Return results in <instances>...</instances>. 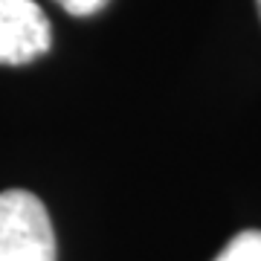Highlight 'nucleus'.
<instances>
[{"mask_svg":"<svg viewBox=\"0 0 261 261\" xmlns=\"http://www.w3.org/2000/svg\"><path fill=\"white\" fill-rule=\"evenodd\" d=\"M0 261H56L53 221L32 192H0Z\"/></svg>","mask_w":261,"mask_h":261,"instance_id":"1","label":"nucleus"},{"mask_svg":"<svg viewBox=\"0 0 261 261\" xmlns=\"http://www.w3.org/2000/svg\"><path fill=\"white\" fill-rule=\"evenodd\" d=\"M49 47L53 27L35 0H0V64H32Z\"/></svg>","mask_w":261,"mask_h":261,"instance_id":"2","label":"nucleus"},{"mask_svg":"<svg viewBox=\"0 0 261 261\" xmlns=\"http://www.w3.org/2000/svg\"><path fill=\"white\" fill-rule=\"evenodd\" d=\"M215 261H261V229H244L218 252Z\"/></svg>","mask_w":261,"mask_h":261,"instance_id":"3","label":"nucleus"},{"mask_svg":"<svg viewBox=\"0 0 261 261\" xmlns=\"http://www.w3.org/2000/svg\"><path fill=\"white\" fill-rule=\"evenodd\" d=\"M58 6L67 12V15H75V18H90L96 12H102L111 0H56Z\"/></svg>","mask_w":261,"mask_h":261,"instance_id":"4","label":"nucleus"},{"mask_svg":"<svg viewBox=\"0 0 261 261\" xmlns=\"http://www.w3.org/2000/svg\"><path fill=\"white\" fill-rule=\"evenodd\" d=\"M255 6H258V18H261V0H255Z\"/></svg>","mask_w":261,"mask_h":261,"instance_id":"5","label":"nucleus"}]
</instances>
